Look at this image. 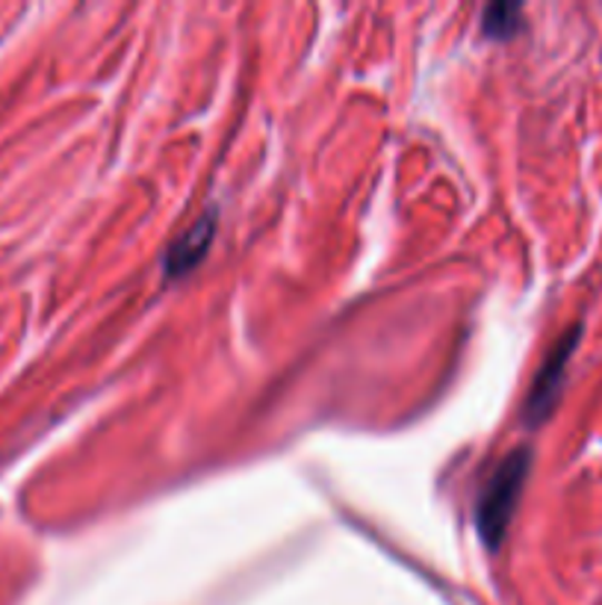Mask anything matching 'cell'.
I'll list each match as a JSON object with an SVG mask.
<instances>
[{"mask_svg":"<svg viewBox=\"0 0 602 605\" xmlns=\"http://www.w3.org/2000/svg\"><path fill=\"white\" fill-rule=\"evenodd\" d=\"M529 469H532V453L529 449H514L505 455L500 467L493 469L491 482L484 485L482 499L475 505V526L478 535L491 549H500L502 537L509 532L511 517L517 512L520 494L526 485Z\"/></svg>","mask_w":602,"mask_h":605,"instance_id":"obj_1","label":"cell"},{"mask_svg":"<svg viewBox=\"0 0 602 605\" xmlns=\"http://www.w3.org/2000/svg\"><path fill=\"white\" fill-rule=\"evenodd\" d=\"M579 340H582V323H576L573 328L561 334L559 343L546 351L541 369H537L535 381H532V390L526 396V423L529 426H541L543 419L550 417L555 401H559L561 390H564V378H568V367L573 360V351L579 349Z\"/></svg>","mask_w":602,"mask_h":605,"instance_id":"obj_2","label":"cell"},{"mask_svg":"<svg viewBox=\"0 0 602 605\" xmlns=\"http://www.w3.org/2000/svg\"><path fill=\"white\" fill-rule=\"evenodd\" d=\"M213 230H216V216L207 214L201 216L187 234H180L175 242L166 251V275L175 278V275L189 272L193 266L201 264V257L207 255V248L213 242Z\"/></svg>","mask_w":602,"mask_h":605,"instance_id":"obj_3","label":"cell"},{"mask_svg":"<svg viewBox=\"0 0 602 605\" xmlns=\"http://www.w3.org/2000/svg\"><path fill=\"white\" fill-rule=\"evenodd\" d=\"M520 12L523 9L514 7V3H493V7L484 9L482 16L484 33L493 36V39H509L520 27Z\"/></svg>","mask_w":602,"mask_h":605,"instance_id":"obj_4","label":"cell"}]
</instances>
